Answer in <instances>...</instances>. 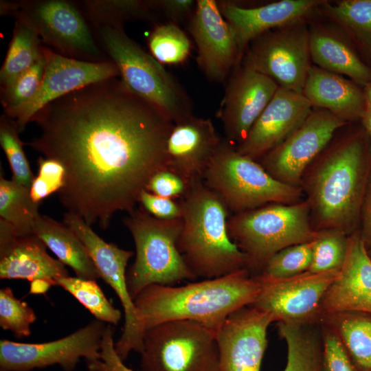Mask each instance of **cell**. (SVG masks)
Returning a JSON list of instances; mask_svg holds the SVG:
<instances>
[{"mask_svg":"<svg viewBox=\"0 0 371 371\" xmlns=\"http://www.w3.org/2000/svg\"><path fill=\"white\" fill-rule=\"evenodd\" d=\"M370 159L362 137L356 134L333 137L308 166L300 187L315 230L354 232L370 177Z\"/></svg>","mask_w":371,"mask_h":371,"instance_id":"7a4b0ae2","label":"cell"},{"mask_svg":"<svg viewBox=\"0 0 371 371\" xmlns=\"http://www.w3.org/2000/svg\"><path fill=\"white\" fill-rule=\"evenodd\" d=\"M309 49L314 65L369 85L371 69L357 56L349 38L331 21L308 22Z\"/></svg>","mask_w":371,"mask_h":371,"instance_id":"d4e9b609","label":"cell"},{"mask_svg":"<svg viewBox=\"0 0 371 371\" xmlns=\"http://www.w3.org/2000/svg\"><path fill=\"white\" fill-rule=\"evenodd\" d=\"M46 64L40 88L28 103L12 119L19 131L25 129L35 114L51 102L91 84L120 76L112 61H86L67 57L44 47Z\"/></svg>","mask_w":371,"mask_h":371,"instance_id":"e0dca14e","label":"cell"},{"mask_svg":"<svg viewBox=\"0 0 371 371\" xmlns=\"http://www.w3.org/2000/svg\"><path fill=\"white\" fill-rule=\"evenodd\" d=\"M322 361L324 371H358L340 337L329 326L323 334Z\"/></svg>","mask_w":371,"mask_h":371,"instance_id":"b9f144b4","label":"cell"},{"mask_svg":"<svg viewBox=\"0 0 371 371\" xmlns=\"http://www.w3.org/2000/svg\"><path fill=\"white\" fill-rule=\"evenodd\" d=\"M123 224L135 246V258L126 272L128 291L133 300L151 284L172 285L196 278L185 263L177 248L182 218L161 219L142 207L128 213Z\"/></svg>","mask_w":371,"mask_h":371,"instance_id":"ba28073f","label":"cell"},{"mask_svg":"<svg viewBox=\"0 0 371 371\" xmlns=\"http://www.w3.org/2000/svg\"><path fill=\"white\" fill-rule=\"evenodd\" d=\"M39 204L30 195V188L0 175V220L6 223L14 236L34 234Z\"/></svg>","mask_w":371,"mask_h":371,"instance_id":"f546056e","label":"cell"},{"mask_svg":"<svg viewBox=\"0 0 371 371\" xmlns=\"http://www.w3.org/2000/svg\"><path fill=\"white\" fill-rule=\"evenodd\" d=\"M139 371H220L216 333L190 320L145 330Z\"/></svg>","mask_w":371,"mask_h":371,"instance_id":"9c48e42d","label":"cell"},{"mask_svg":"<svg viewBox=\"0 0 371 371\" xmlns=\"http://www.w3.org/2000/svg\"><path fill=\"white\" fill-rule=\"evenodd\" d=\"M188 30L197 47V65L205 78L225 82L242 58L235 34L217 1L197 0Z\"/></svg>","mask_w":371,"mask_h":371,"instance_id":"ac0fdd59","label":"cell"},{"mask_svg":"<svg viewBox=\"0 0 371 371\" xmlns=\"http://www.w3.org/2000/svg\"><path fill=\"white\" fill-rule=\"evenodd\" d=\"M272 317L251 306L229 315L216 333L220 371H260Z\"/></svg>","mask_w":371,"mask_h":371,"instance_id":"d6986e66","label":"cell"},{"mask_svg":"<svg viewBox=\"0 0 371 371\" xmlns=\"http://www.w3.org/2000/svg\"><path fill=\"white\" fill-rule=\"evenodd\" d=\"M365 128L370 140V151L371 154V109H366L362 117Z\"/></svg>","mask_w":371,"mask_h":371,"instance_id":"c3c4849f","label":"cell"},{"mask_svg":"<svg viewBox=\"0 0 371 371\" xmlns=\"http://www.w3.org/2000/svg\"><path fill=\"white\" fill-rule=\"evenodd\" d=\"M313 241L287 247L273 255L258 275L270 279H284L307 271L311 265Z\"/></svg>","mask_w":371,"mask_h":371,"instance_id":"f35d334b","label":"cell"},{"mask_svg":"<svg viewBox=\"0 0 371 371\" xmlns=\"http://www.w3.org/2000/svg\"><path fill=\"white\" fill-rule=\"evenodd\" d=\"M186 189L184 181L166 169L155 173L149 180L145 190L157 196L172 199L181 197Z\"/></svg>","mask_w":371,"mask_h":371,"instance_id":"ee69618b","label":"cell"},{"mask_svg":"<svg viewBox=\"0 0 371 371\" xmlns=\"http://www.w3.org/2000/svg\"><path fill=\"white\" fill-rule=\"evenodd\" d=\"M113 335L114 328L108 324L102 341L101 359L86 361L89 371H135L128 368L117 355L115 349Z\"/></svg>","mask_w":371,"mask_h":371,"instance_id":"7bdbcfd3","label":"cell"},{"mask_svg":"<svg viewBox=\"0 0 371 371\" xmlns=\"http://www.w3.org/2000/svg\"><path fill=\"white\" fill-rule=\"evenodd\" d=\"M154 9L170 22L178 23L190 19L196 4L193 0H151Z\"/></svg>","mask_w":371,"mask_h":371,"instance_id":"bcb514c9","label":"cell"},{"mask_svg":"<svg viewBox=\"0 0 371 371\" xmlns=\"http://www.w3.org/2000/svg\"><path fill=\"white\" fill-rule=\"evenodd\" d=\"M260 290L257 277L243 269L183 286L151 284L133 302L144 331L168 321L190 320L217 333L229 315L251 305Z\"/></svg>","mask_w":371,"mask_h":371,"instance_id":"3957f363","label":"cell"},{"mask_svg":"<svg viewBox=\"0 0 371 371\" xmlns=\"http://www.w3.org/2000/svg\"><path fill=\"white\" fill-rule=\"evenodd\" d=\"M231 240L247 258V269L261 273L268 260L287 247L313 241V226L306 200L293 204L269 203L228 218Z\"/></svg>","mask_w":371,"mask_h":371,"instance_id":"5b68a950","label":"cell"},{"mask_svg":"<svg viewBox=\"0 0 371 371\" xmlns=\"http://www.w3.org/2000/svg\"><path fill=\"white\" fill-rule=\"evenodd\" d=\"M318 12L371 51V0L326 1Z\"/></svg>","mask_w":371,"mask_h":371,"instance_id":"4dcf8cb0","label":"cell"},{"mask_svg":"<svg viewBox=\"0 0 371 371\" xmlns=\"http://www.w3.org/2000/svg\"><path fill=\"white\" fill-rule=\"evenodd\" d=\"M141 207L150 214L161 219H174L182 215L179 202L154 194L143 190L139 196Z\"/></svg>","mask_w":371,"mask_h":371,"instance_id":"f6af8a7d","label":"cell"},{"mask_svg":"<svg viewBox=\"0 0 371 371\" xmlns=\"http://www.w3.org/2000/svg\"><path fill=\"white\" fill-rule=\"evenodd\" d=\"M31 121L41 133L25 144L62 165L60 202L90 226L106 229L117 212H133L150 178L167 169L174 123L117 77L51 102Z\"/></svg>","mask_w":371,"mask_h":371,"instance_id":"6da1fadb","label":"cell"},{"mask_svg":"<svg viewBox=\"0 0 371 371\" xmlns=\"http://www.w3.org/2000/svg\"><path fill=\"white\" fill-rule=\"evenodd\" d=\"M279 85L241 60L228 78L217 116L225 137L237 145L269 103Z\"/></svg>","mask_w":371,"mask_h":371,"instance_id":"2e32d148","label":"cell"},{"mask_svg":"<svg viewBox=\"0 0 371 371\" xmlns=\"http://www.w3.org/2000/svg\"><path fill=\"white\" fill-rule=\"evenodd\" d=\"M221 139L210 118L192 115L174 123L166 143L167 169L187 187L203 181Z\"/></svg>","mask_w":371,"mask_h":371,"instance_id":"7402d4cb","label":"cell"},{"mask_svg":"<svg viewBox=\"0 0 371 371\" xmlns=\"http://www.w3.org/2000/svg\"><path fill=\"white\" fill-rule=\"evenodd\" d=\"M99 30L104 47L130 91L155 105L173 123L193 115L192 100L179 81L132 40L122 26Z\"/></svg>","mask_w":371,"mask_h":371,"instance_id":"8992f818","label":"cell"},{"mask_svg":"<svg viewBox=\"0 0 371 371\" xmlns=\"http://www.w3.org/2000/svg\"><path fill=\"white\" fill-rule=\"evenodd\" d=\"M38 173L30 188L32 200L41 201L52 193L58 192L64 183L65 171L57 161L48 158H39Z\"/></svg>","mask_w":371,"mask_h":371,"instance_id":"60d3db41","label":"cell"},{"mask_svg":"<svg viewBox=\"0 0 371 371\" xmlns=\"http://www.w3.org/2000/svg\"><path fill=\"white\" fill-rule=\"evenodd\" d=\"M312 109L302 93L279 87L245 138L236 145L237 151L258 161L298 128Z\"/></svg>","mask_w":371,"mask_h":371,"instance_id":"ffe728a7","label":"cell"},{"mask_svg":"<svg viewBox=\"0 0 371 371\" xmlns=\"http://www.w3.org/2000/svg\"><path fill=\"white\" fill-rule=\"evenodd\" d=\"M306 322H278L280 336L287 347L286 366L282 371H324L322 341Z\"/></svg>","mask_w":371,"mask_h":371,"instance_id":"f1b7e54d","label":"cell"},{"mask_svg":"<svg viewBox=\"0 0 371 371\" xmlns=\"http://www.w3.org/2000/svg\"><path fill=\"white\" fill-rule=\"evenodd\" d=\"M41 41L32 28L15 20L12 37L0 70L1 87L9 85L43 56L44 47Z\"/></svg>","mask_w":371,"mask_h":371,"instance_id":"d6a6232c","label":"cell"},{"mask_svg":"<svg viewBox=\"0 0 371 371\" xmlns=\"http://www.w3.org/2000/svg\"><path fill=\"white\" fill-rule=\"evenodd\" d=\"M203 181L234 214L269 203H296L304 195L301 187L277 181L226 138L210 159Z\"/></svg>","mask_w":371,"mask_h":371,"instance_id":"52a82bcc","label":"cell"},{"mask_svg":"<svg viewBox=\"0 0 371 371\" xmlns=\"http://www.w3.org/2000/svg\"><path fill=\"white\" fill-rule=\"evenodd\" d=\"M44 47L43 56L31 67L9 85L1 87V103L4 114L8 117L11 118L17 110L32 100L37 93L46 64Z\"/></svg>","mask_w":371,"mask_h":371,"instance_id":"8d00e7d4","label":"cell"},{"mask_svg":"<svg viewBox=\"0 0 371 371\" xmlns=\"http://www.w3.org/2000/svg\"><path fill=\"white\" fill-rule=\"evenodd\" d=\"M34 234L41 239L65 265H68L77 277L97 280L100 274L85 245L64 222L40 214L34 225Z\"/></svg>","mask_w":371,"mask_h":371,"instance_id":"4316f807","label":"cell"},{"mask_svg":"<svg viewBox=\"0 0 371 371\" xmlns=\"http://www.w3.org/2000/svg\"><path fill=\"white\" fill-rule=\"evenodd\" d=\"M150 54L162 65L183 63L191 53L192 43L179 25L157 23L148 35Z\"/></svg>","mask_w":371,"mask_h":371,"instance_id":"836d02e7","label":"cell"},{"mask_svg":"<svg viewBox=\"0 0 371 371\" xmlns=\"http://www.w3.org/2000/svg\"><path fill=\"white\" fill-rule=\"evenodd\" d=\"M106 325L95 319L73 333L54 341L19 343L0 341V371H31L58 365L74 371L81 358L101 359L100 348Z\"/></svg>","mask_w":371,"mask_h":371,"instance_id":"4fadbf2b","label":"cell"},{"mask_svg":"<svg viewBox=\"0 0 371 371\" xmlns=\"http://www.w3.org/2000/svg\"><path fill=\"white\" fill-rule=\"evenodd\" d=\"M231 26L243 58L249 43L261 34L300 21L309 20L325 0H280L256 7H243L231 1H216Z\"/></svg>","mask_w":371,"mask_h":371,"instance_id":"603a6c76","label":"cell"},{"mask_svg":"<svg viewBox=\"0 0 371 371\" xmlns=\"http://www.w3.org/2000/svg\"><path fill=\"white\" fill-rule=\"evenodd\" d=\"M340 337L358 371H371V314L341 312L322 315Z\"/></svg>","mask_w":371,"mask_h":371,"instance_id":"83f0119b","label":"cell"},{"mask_svg":"<svg viewBox=\"0 0 371 371\" xmlns=\"http://www.w3.org/2000/svg\"><path fill=\"white\" fill-rule=\"evenodd\" d=\"M36 234L16 236L0 228V278L27 280L34 293H43L69 276L65 265L50 256Z\"/></svg>","mask_w":371,"mask_h":371,"instance_id":"44dd1931","label":"cell"},{"mask_svg":"<svg viewBox=\"0 0 371 371\" xmlns=\"http://www.w3.org/2000/svg\"><path fill=\"white\" fill-rule=\"evenodd\" d=\"M84 8L89 20L99 27H120L136 20L155 22L159 15L151 0L85 1Z\"/></svg>","mask_w":371,"mask_h":371,"instance_id":"1f68e13d","label":"cell"},{"mask_svg":"<svg viewBox=\"0 0 371 371\" xmlns=\"http://www.w3.org/2000/svg\"><path fill=\"white\" fill-rule=\"evenodd\" d=\"M309 20L267 31L251 41L242 60L280 87L302 93L311 59Z\"/></svg>","mask_w":371,"mask_h":371,"instance_id":"8fae6325","label":"cell"},{"mask_svg":"<svg viewBox=\"0 0 371 371\" xmlns=\"http://www.w3.org/2000/svg\"><path fill=\"white\" fill-rule=\"evenodd\" d=\"M341 312L371 314V258L358 232L348 236L345 262L325 294L319 313Z\"/></svg>","mask_w":371,"mask_h":371,"instance_id":"cb8c5ba5","label":"cell"},{"mask_svg":"<svg viewBox=\"0 0 371 371\" xmlns=\"http://www.w3.org/2000/svg\"><path fill=\"white\" fill-rule=\"evenodd\" d=\"M1 14H10L32 28L63 56L100 62V52L80 10L63 0L1 3Z\"/></svg>","mask_w":371,"mask_h":371,"instance_id":"30bf717a","label":"cell"},{"mask_svg":"<svg viewBox=\"0 0 371 371\" xmlns=\"http://www.w3.org/2000/svg\"><path fill=\"white\" fill-rule=\"evenodd\" d=\"M368 88L366 91V109H371V82L368 85Z\"/></svg>","mask_w":371,"mask_h":371,"instance_id":"681fc988","label":"cell"},{"mask_svg":"<svg viewBox=\"0 0 371 371\" xmlns=\"http://www.w3.org/2000/svg\"><path fill=\"white\" fill-rule=\"evenodd\" d=\"M361 214L363 216V231L361 236L367 252L371 258V175L366 189Z\"/></svg>","mask_w":371,"mask_h":371,"instance_id":"7dc6e473","label":"cell"},{"mask_svg":"<svg viewBox=\"0 0 371 371\" xmlns=\"http://www.w3.org/2000/svg\"><path fill=\"white\" fill-rule=\"evenodd\" d=\"M339 272L306 271L279 280L256 275L260 290L249 306L269 314L273 322H307L319 313L323 298Z\"/></svg>","mask_w":371,"mask_h":371,"instance_id":"9a60e30c","label":"cell"},{"mask_svg":"<svg viewBox=\"0 0 371 371\" xmlns=\"http://www.w3.org/2000/svg\"><path fill=\"white\" fill-rule=\"evenodd\" d=\"M346 124L327 110L313 108L298 128L258 162L277 181L300 187L306 168Z\"/></svg>","mask_w":371,"mask_h":371,"instance_id":"5bb4252c","label":"cell"},{"mask_svg":"<svg viewBox=\"0 0 371 371\" xmlns=\"http://www.w3.org/2000/svg\"><path fill=\"white\" fill-rule=\"evenodd\" d=\"M36 319L33 309L27 304L18 300L10 287L0 290V326L10 330L17 339L31 335L30 326Z\"/></svg>","mask_w":371,"mask_h":371,"instance_id":"ab89813d","label":"cell"},{"mask_svg":"<svg viewBox=\"0 0 371 371\" xmlns=\"http://www.w3.org/2000/svg\"><path fill=\"white\" fill-rule=\"evenodd\" d=\"M302 94L313 108L327 110L348 123L362 117L366 96L352 81L314 65L309 68Z\"/></svg>","mask_w":371,"mask_h":371,"instance_id":"484cf974","label":"cell"},{"mask_svg":"<svg viewBox=\"0 0 371 371\" xmlns=\"http://www.w3.org/2000/svg\"><path fill=\"white\" fill-rule=\"evenodd\" d=\"M182 229L177 248L197 278L212 279L247 269V258L231 240L222 199L203 181L187 187L179 201Z\"/></svg>","mask_w":371,"mask_h":371,"instance_id":"277c9868","label":"cell"},{"mask_svg":"<svg viewBox=\"0 0 371 371\" xmlns=\"http://www.w3.org/2000/svg\"><path fill=\"white\" fill-rule=\"evenodd\" d=\"M56 284L71 294L96 319L111 325L120 321V311L106 297L96 280L69 276L58 279Z\"/></svg>","mask_w":371,"mask_h":371,"instance_id":"e575fe53","label":"cell"},{"mask_svg":"<svg viewBox=\"0 0 371 371\" xmlns=\"http://www.w3.org/2000/svg\"><path fill=\"white\" fill-rule=\"evenodd\" d=\"M63 222L69 226L85 245L100 277L115 291L124 309V322L115 349L124 361L132 351L142 352L144 330L140 324L126 282V266L133 251L120 248L101 238L80 216L64 214Z\"/></svg>","mask_w":371,"mask_h":371,"instance_id":"7c38bea8","label":"cell"},{"mask_svg":"<svg viewBox=\"0 0 371 371\" xmlns=\"http://www.w3.org/2000/svg\"><path fill=\"white\" fill-rule=\"evenodd\" d=\"M348 236L337 229L317 231L313 242L312 262L307 271L322 273L340 271L348 251Z\"/></svg>","mask_w":371,"mask_h":371,"instance_id":"d590c367","label":"cell"},{"mask_svg":"<svg viewBox=\"0 0 371 371\" xmlns=\"http://www.w3.org/2000/svg\"><path fill=\"white\" fill-rule=\"evenodd\" d=\"M14 120L3 114L0 118V144L12 173V180L30 188L35 178L23 149Z\"/></svg>","mask_w":371,"mask_h":371,"instance_id":"74e56055","label":"cell"}]
</instances>
